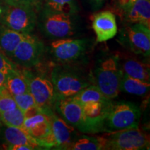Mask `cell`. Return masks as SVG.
I'll list each match as a JSON object with an SVG mask.
<instances>
[{"instance_id":"21","label":"cell","mask_w":150,"mask_h":150,"mask_svg":"<svg viewBox=\"0 0 150 150\" xmlns=\"http://www.w3.org/2000/svg\"><path fill=\"white\" fill-rule=\"evenodd\" d=\"M6 76V88L11 96L29 92L27 79L22 70H18Z\"/></svg>"},{"instance_id":"30","label":"cell","mask_w":150,"mask_h":150,"mask_svg":"<svg viewBox=\"0 0 150 150\" xmlns=\"http://www.w3.org/2000/svg\"><path fill=\"white\" fill-rule=\"evenodd\" d=\"M136 1V0H115V4L117 8L122 12Z\"/></svg>"},{"instance_id":"35","label":"cell","mask_w":150,"mask_h":150,"mask_svg":"<svg viewBox=\"0 0 150 150\" xmlns=\"http://www.w3.org/2000/svg\"><path fill=\"white\" fill-rule=\"evenodd\" d=\"M1 12H2V10H1V8H0V15H1Z\"/></svg>"},{"instance_id":"6","label":"cell","mask_w":150,"mask_h":150,"mask_svg":"<svg viewBox=\"0 0 150 150\" xmlns=\"http://www.w3.org/2000/svg\"><path fill=\"white\" fill-rule=\"evenodd\" d=\"M140 116V108L134 103L127 101L112 102L103 131L110 133L138 127Z\"/></svg>"},{"instance_id":"22","label":"cell","mask_w":150,"mask_h":150,"mask_svg":"<svg viewBox=\"0 0 150 150\" xmlns=\"http://www.w3.org/2000/svg\"><path fill=\"white\" fill-rule=\"evenodd\" d=\"M68 149L72 150H100L104 149L102 137L81 136L75 138Z\"/></svg>"},{"instance_id":"3","label":"cell","mask_w":150,"mask_h":150,"mask_svg":"<svg viewBox=\"0 0 150 150\" xmlns=\"http://www.w3.org/2000/svg\"><path fill=\"white\" fill-rule=\"evenodd\" d=\"M37 24L42 34L52 40L66 38L74 35L79 30V18L76 14L41 9Z\"/></svg>"},{"instance_id":"1","label":"cell","mask_w":150,"mask_h":150,"mask_svg":"<svg viewBox=\"0 0 150 150\" xmlns=\"http://www.w3.org/2000/svg\"><path fill=\"white\" fill-rule=\"evenodd\" d=\"M122 75L120 56L110 54L97 61L91 76L92 83L97 86L105 97L112 100L120 92Z\"/></svg>"},{"instance_id":"16","label":"cell","mask_w":150,"mask_h":150,"mask_svg":"<svg viewBox=\"0 0 150 150\" xmlns=\"http://www.w3.org/2000/svg\"><path fill=\"white\" fill-rule=\"evenodd\" d=\"M121 13L127 24L140 23L150 28V0H136Z\"/></svg>"},{"instance_id":"5","label":"cell","mask_w":150,"mask_h":150,"mask_svg":"<svg viewBox=\"0 0 150 150\" xmlns=\"http://www.w3.org/2000/svg\"><path fill=\"white\" fill-rule=\"evenodd\" d=\"M91 48V40L88 38L58 39L52 42L45 53L56 65H72L85 57Z\"/></svg>"},{"instance_id":"19","label":"cell","mask_w":150,"mask_h":150,"mask_svg":"<svg viewBox=\"0 0 150 150\" xmlns=\"http://www.w3.org/2000/svg\"><path fill=\"white\" fill-rule=\"evenodd\" d=\"M26 33L17 32L0 24V50L11 59L19 42L26 36Z\"/></svg>"},{"instance_id":"17","label":"cell","mask_w":150,"mask_h":150,"mask_svg":"<svg viewBox=\"0 0 150 150\" xmlns=\"http://www.w3.org/2000/svg\"><path fill=\"white\" fill-rule=\"evenodd\" d=\"M1 135L4 147L8 149L11 147L20 145L33 146L36 149H41L36 141L24 129L14 127L6 126L1 127Z\"/></svg>"},{"instance_id":"18","label":"cell","mask_w":150,"mask_h":150,"mask_svg":"<svg viewBox=\"0 0 150 150\" xmlns=\"http://www.w3.org/2000/svg\"><path fill=\"white\" fill-rule=\"evenodd\" d=\"M120 66L124 74L131 77L149 82V65L143 61L133 58L120 59Z\"/></svg>"},{"instance_id":"25","label":"cell","mask_w":150,"mask_h":150,"mask_svg":"<svg viewBox=\"0 0 150 150\" xmlns=\"http://www.w3.org/2000/svg\"><path fill=\"white\" fill-rule=\"evenodd\" d=\"M0 115L3 125L24 129L25 115L20 108L16 107L7 111L0 112Z\"/></svg>"},{"instance_id":"15","label":"cell","mask_w":150,"mask_h":150,"mask_svg":"<svg viewBox=\"0 0 150 150\" xmlns=\"http://www.w3.org/2000/svg\"><path fill=\"white\" fill-rule=\"evenodd\" d=\"M52 132L56 142V149H68L76 134L74 127L67 124L63 118L54 113L50 116Z\"/></svg>"},{"instance_id":"28","label":"cell","mask_w":150,"mask_h":150,"mask_svg":"<svg viewBox=\"0 0 150 150\" xmlns=\"http://www.w3.org/2000/svg\"><path fill=\"white\" fill-rule=\"evenodd\" d=\"M18 107L16 101L10 95H0V112L7 111Z\"/></svg>"},{"instance_id":"10","label":"cell","mask_w":150,"mask_h":150,"mask_svg":"<svg viewBox=\"0 0 150 150\" xmlns=\"http://www.w3.org/2000/svg\"><path fill=\"white\" fill-rule=\"evenodd\" d=\"M119 42L136 55L149 57L150 28L142 24H127L120 33Z\"/></svg>"},{"instance_id":"27","label":"cell","mask_w":150,"mask_h":150,"mask_svg":"<svg viewBox=\"0 0 150 150\" xmlns=\"http://www.w3.org/2000/svg\"><path fill=\"white\" fill-rule=\"evenodd\" d=\"M18 70V65L0 50V72L6 75Z\"/></svg>"},{"instance_id":"24","label":"cell","mask_w":150,"mask_h":150,"mask_svg":"<svg viewBox=\"0 0 150 150\" xmlns=\"http://www.w3.org/2000/svg\"><path fill=\"white\" fill-rule=\"evenodd\" d=\"M82 105L88 102H99L108 99L105 97L97 86L91 83L73 97Z\"/></svg>"},{"instance_id":"13","label":"cell","mask_w":150,"mask_h":150,"mask_svg":"<svg viewBox=\"0 0 150 150\" xmlns=\"http://www.w3.org/2000/svg\"><path fill=\"white\" fill-rule=\"evenodd\" d=\"M92 27L97 42H104L117 35V25L115 16L110 11H103L94 15Z\"/></svg>"},{"instance_id":"14","label":"cell","mask_w":150,"mask_h":150,"mask_svg":"<svg viewBox=\"0 0 150 150\" xmlns=\"http://www.w3.org/2000/svg\"><path fill=\"white\" fill-rule=\"evenodd\" d=\"M54 111L71 126L80 128L83 120V106L73 97L56 99Z\"/></svg>"},{"instance_id":"20","label":"cell","mask_w":150,"mask_h":150,"mask_svg":"<svg viewBox=\"0 0 150 150\" xmlns=\"http://www.w3.org/2000/svg\"><path fill=\"white\" fill-rule=\"evenodd\" d=\"M149 82L131 77L122 72L120 83V91L138 96H144L149 93Z\"/></svg>"},{"instance_id":"23","label":"cell","mask_w":150,"mask_h":150,"mask_svg":"<svg viewBox=\"0 0 150 150\" xmlns=\"http://www.w3.org/2000/svg\"><path fill=\"white\" fill-rule=\"evenodd\" d=\"M43 8L70 14H77L79 10L76 0H44Z\"/></svg>"},{"instance_id":"29","label":"cell","mask_w":150,"mask_h":150,"mask_svg":"<svg viewBox=\"0 0 150 150\" xmlns=\"http://www.w3.org/2000/svg\"><path fill=\"white\" fill-rule=\"evenodd\" d=\"M6 4L13 6H29L40 9L42 0H4Z\"/></svg>"},{"instance_id":"12","label":"cell","mask_w":150,"mask_h":150,"mask_svg":"<svg viewBox=\"0 0 150 150\" xmlns=\"http://www.w3.org/2000/svg\"><path fill=\"white\" fill-rule=\"evenodd\" d=\"M24 130L36 141L41 149H51L56 147V142L52 132L50 117L43 112H38L26 117Z\"/></svg>"},{"instance_id":"4","label":"cell","mask_w":150,"mask_h":150,"mask_svg":"<svg viewBox=\"0 0 150 150\" xmlns=\"http://www.w3.org/2000/svg\"><path fill=\"white\" fill-rule=\"evenodd\" d=\"M22 72L37 106L41 112L50 117L54 113V104L57 99L50 76L40 71L33 72L29 68H24Z\"/></svg>"},{"instance_id":"2","label":"cell","mask_w":150,"mask_h":150,"mask_svg":"<svg viewBox=\"0 0 150 150\" xmlns=\"http://www.w3.org/2000/svg\"><path fill=\"white\" fill-rule=\"evenodd\" d=\"M50 76L57 98L74 97L92 83L91 75L73 65H55Z\"/></svg>"},{"instance_id":"31","label":"cell","mask_w":150,"mask_h":150,"mask_svg":"<svg viewBox=\"0 0 150 150\" xmlns=\"http://www.w3.org/2000/svg\"><path fill=\"white\" fill-rule=\"evenodd\" d=\"M6 77L4 73L0 72V95H10L6 88Z\"/></svg>"},{"instance_id":"8","label":"cell","mask_w":150,"mask_h":150,"mask_svg":"<svg viewBox=\"0 0 150 150\" xmlns=\"http://www.w3.org/2000/svg\"><path fill=\"white\" fill-rule=\"evenodd\" d=\"M104 149L143 150L149 149V138L138 127L107 133L102 137Z\"/></svg>"},{"instance_id":"26","label":"cell","mask_w":150,"mask_h":150,"mask_svg":"<svg viewBox=\"0 0 150 150\" xmlns=\"http://www.w3.org/2000/svg\"><path fill=\"white\" fill-rule=\"evenodd\" d=\"M13 97L16 101L18 107L20 108L24 112H27V110L37 106L34 99L29 92L18 95H15Z\"/></svg>"},{"instance_id":"33","label":"cell","mask_w":150,"mask_h":150,"mask_svg":"<svg viewBox=\"0 0 150 150\" xmlns=\"http://www.w3.org/2000/svg\"><path fill=\"white\" fill-rule=\"evenodd\" d=\"M87 1H88L91 4L92 6L98 9L104 4L105 0H87Z\"/></svg>"},{"instance_id":"32","label":"cell","mask_w":150,"mask_h":150,"mask_svg":"<svg viewBox=\"0 0 150 150\" xmlns=\"http://www.w3.org/2000/svg\"><path fill=\"white\" fill-rule=\"evenodd\" d=\"M9 150H33L36 149L35 147L33 146L29 145H16L11 147L8 149Z\"/></svg>"},{"instance_id":"11","label":"cell","mask_w":150,"mask_h":150,"mask_svg":"<svg viewBox=\"0 0 150 150\" xmlns=\"http://www.w3.org/2000/svg\"><path fill=\"white\" fill-rule=\"evenodd\" d=\"M112 100L88 102L83 106V120L79 130L86 134L102 132L108 114Z\"/></svg>"},{"instance_id":"9","label":"cell","mask_w":150,"mask_h":150,"mask_svg":"<svg viewBox=\"0 0 150 150\" xmlns=\"http://www.w3.org/2000/svg\"><path fill=\"white\" fill-rule=\"evenodd\" d=\"M45 52L46 47L42 41L29 33L19 42L11 59L17 65L30 69L40 64Z\"/></svg>"},{"instance_id":"7","label":"cell","mask_w":150,"mask_h":150,"mask_svg":"<svg viewBox=\"0 0 150 150\" xmlns=\"http://www.w3.org/2000/svg\"><path fill=\"white\" fill-rule=\"evenodd\" d=\"M0 16L1 24L17 32L29 34L37 24L36 9L29 6L6 4Z\"/></svg>"},{"instance_id":"34","label":"cell","mask_w":150,"mask_h":150,"mask_svg":"<svg viewBox=\"0 0 150 150\" xmlns=\"http://www.w3.org/2000/svg\"><path fill=\"white\" fill-rule=\"evenodd\" d=\"M3 126V123H2V121H1V115H0V129H1V127Z\"/></svg>"}]
</instances>
